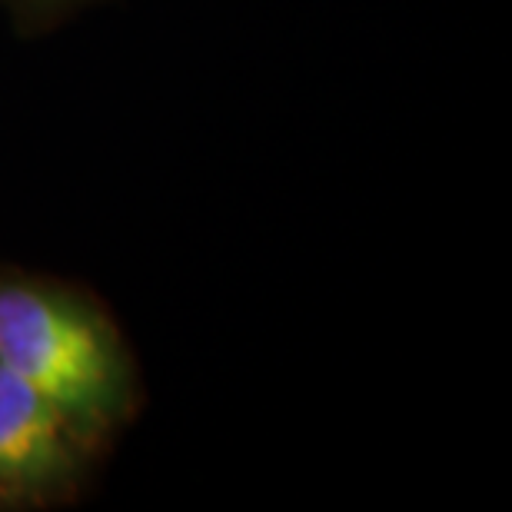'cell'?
<instances>
[{
    "label": "cell",
    "mask_w": 512,
    "mask_h": 512,
    "mask_svg": "<svg viewBox=\"0 0 512 512\" xmlns=\"http://www.w3.org/2000/svg\"><path fill=\"white\" fill-rule=\"evenodd\" d=\"M0 366L17 373L74 426H97L120 399V353L94 313L40 286L0 290Z\"/></svg>",
    "instance_id": "1"
},
{
    "label": "cell",
    "mask_w": 512,
    "mask_h": 512,
    "mask_svg": "<svg viewBox=\"0 0 512 512\" xmlns=\"http://www.w3.org/2000/svg\"><path fill=\"white\" fill-rule=\"evenodd\" d=\"M70 429L64 409L0 366V486L34 489L64 473Z\"/></svg>",
    "instance_id": "2"
}]
</instances>
